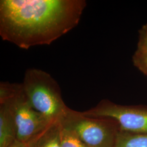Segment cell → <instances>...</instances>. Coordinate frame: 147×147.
Returning <instances> with one entry per match:
<instances>
[{
  "instance_id": "5b68a950",
  "label": "cell",
  "mask_w": 147,
  "mask_h": 147,
  "mask_svg": "<svg viewBox=\"0 0 147 147\" xmlns=\"http://www.w3.org/2000/svg\"><path fill=\"white\" fill-rule=\"evenodd\" d=\"M82 113L90 117L113 119L124 131L136 134L147 132V106L119 105L108 99H103L94 107Z\"/></svg>"
},
{
  "instance_id": "277c9868",
  "label": "cell",
  "mask_w": 147,
  "mask_h": 147,
  "mask_svg": "<svg viewBox=\"0 0 147 147\" xmlns=\"http://www.w3.org/2000/svg\"><path fill=\"white\" fill-rule=\"evenodd\" d=\"M60 123L73 131L87 147H114L121 130L113 119L87 117L71 109Z\"/></svg>"
},
{
  "instance_id": "52a82bcc",
  "label": "cell",
  "mask_w": 147,
  "mask_h": 147,
  "mask_svg": "<svg viewBox=\"0 0 147 147\" xmlns=\"http://www.w3.org/2000/svg\"><path fill=\"white\" fill-rule=\"evenodd\" d=\"M27 143L30 147H61L60 121L51 124Z\"/></svg>"
},
{
  "instance_id": "6da1fadb",
  "label": "cell",
  "mask_w": 147,
  "mask_h": 147,
  "mask_svg": "<svg viewBox=\"0 0 147 147\" xmlns=\"http://www.w3.org/2000/svg\"><path fill=\"white\" fill-rule=\"evenodd\" d=\"M84 0H1L0 36L22 49L50 45L76 26Z\"/></svg>"
},
{
  "instance_id": "30bf717a",
  "label": "cell",
  "mask_w": 147,
  "mask_h": 147,
  "mask_svg": "<svg viewBox=\"0 0 147 147\" xmlns=\"http://www.w3.org/2000/svg\"><path fill=\"white\" fill-rule=\"evenodd\" d=\"M136 51L147 55V24L143 25L138 31V40Z\"/></svg>"
},
{
  "instance_id": "7a4b0ae2",
  "label": "cell",
  "mask_w": 147,
  "mask_h": 147,
  "mask_svg": "<svg viewBox=\"0 0 147 147\" xmlns=\"http://www.w3.org/2000/svg\"><path fill=\"white\" fill-rule=\"evenodd\" d=\"M22 84L32 107L51 123L61 121L70 110L63 101L57 82L47 72L27 69Z\"/></svg>"
},
{
  "instance_id": "3957f363",
  "label": "cell",
  "mask_w": 147,
  "mask_h": 147,
  "mask_svg": "<svg viewBox=\"0 0 147 147\" xmlns=\"http://www.w3.org/2000/svg\"><path fill=\"white\" fill-rule=\"evenodd\" d=\"M5 104L16 126V140L28 143L53 123L35 110L24 93L22 84L0 82V104Z\"/></svg>"
},
{
  "instance_id": "8fae6325",
  "label": "cell",
  "mask_w": 147,
  "mask_h": 147,
  "mask_svg": "<svg viewBox=\"0 0 147 147\" xmlns=\"http://www.w3.org/2000/svg\"><path fill=\"white\" fill-rule=\"evenodd\" d=\"M132 60L134 65L147 78V55L135 51Z\"/></svg>"
},
{
  "instance_id": "7c38bea8",
  "label": "cell",
  "mask_w": 147,
  "mask_h": 147,
  "mask_svg": "<svg viewBox=\"0 0 147 147\" xmlns=\"http://www.w3.org/2000/svg\"><path fill=\"white\" fill-rule=\"evenodd\" d=\"M9 147H30L27 143L20 142L16 140Z\"/></svg>"
},
{
  "instance_id": "8992f818",
  "label": "cell",
  "mask_w": 147,
  "mask_h": 147,
  "mask_svg": "<svg viewBox=\"0 0 147 147\" xmlns=\"http://www.w3.org/2000/svg\"><path fill=\"white\" fill-rule=\"evenodd\" d=\"M16 140V126L5 104H0V147H9Z\"/></svg>"
},
{
  "instance_id": "9c48e42d",
  "label": "cell",
  "mask_w": 147,
  "mask_h": 147,
  "mask_svg": "<svg viewBox=\"0 0 147 147\" xmlns=\"http://www.w3.org/2000/svg\"><path fill=\"white\" fill-rule=\"evenodd\" d=\"M61 147H87L73 131L61 123Z\"/></svg>"
},
{
  "instance_id": "ba28073f",
  "label": "cell",
  "mask_w": 147,
  "mask_h": 147,
  "mask_svg": "<svg viewBox=\"0 0 147 147\" xmlns=\"http://www.w3.org/2000/svg\"><path fill=\"white\" fill-rule=\"evenodd\" d=\"M114 147H147V132L136 134L120 130Z\"/></svg>"
}]
</instances>
